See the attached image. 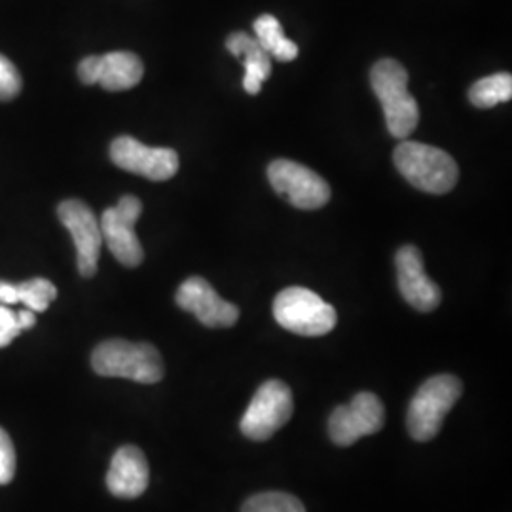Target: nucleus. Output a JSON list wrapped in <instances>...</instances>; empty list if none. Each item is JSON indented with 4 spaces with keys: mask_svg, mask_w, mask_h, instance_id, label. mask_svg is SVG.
<instances>
[{
    "mask_svg": "<svg viewBox=\"0 0 512 512\" xmlns=\"http://www.w3.org/2000/svg\"><path fill=\"white\" fill-rule=\"evenodd\" d=\"M372 92L380 99L385 124L395 139H408L420 122V109L408 92V73L395 59H380L370 71Z\"/></svg>",
    "mask_w": 512,
    "mask_h": 512,
    "instance_id": "1",
    "label": "nucleus"
},
{
    "mask_svg": "<svg viewBox=\"0 0 512 512\" xmlns=\"http://www.w3.org/2000/svg\"><path fill=\"white\" fill-rule=\"evenodd\" d=\"M393 162L408 183L427 194H448L458 184L456 160L437 147L403 141L393 152Z\"/></svg>",
    "mask_w": 512,
    "mask_h": 512,
    "instance_id": "2",
    "label": "nucleus"
},
{
    "mask_svg": "<svg viewBox=\"0 0 512 512\" xmlns=\"http://www.w3.org/2000/svg\"><path fill=\"white\" fill-rule=\"evenodd\" d=\"M93 370L105 378H126L139 384H158L164 378L160 351L150 344L107 340L92 355Z\"/></svg>",
    "mask_w": 512,
    "mask_h": 512,
    "instance_id": "3",
    "label": "nucleus"
},
{
    "mask_svg": "<svg viewBox=\"0 0 512 512\" xmlns=\"http://www.w3.org/2000/svg\"><path fill=\"white\" fill-rule=\"evenodd\" d=\"M463 393V384L452 374H439L421 385L408 406L406 427L418 442L433 440L448 412L456 406Z\"/></svg>",
    "mask_w": 512,
    "mask_h": 512,
    "instance_id": "4",
    "label": "nucleus"
},
{
    "mask_svg": "<svg viewBox=\"0 0 512 512\" xmlns=\"http://www.w3.org/2000/svg\"><path fill=\"white\" fill-rule=\"evenodd\" d=\"M275 321L300 336H325L336 327V310L319 294L304 287H289L275 296Z\"/></svg>",
    "mask_w": 512,
    "mask_h": 512,
    "instance_id": "5",
    "label": "nucleus"
},
{
    "mask_svg": "<svg viewBox=\"0 0 512 512\" xmlns=\"http://www.w3.org/2000/svg\"><path fill=\"white\" fill-rule=\"evenodd\" d=\"M294 410L293 391L281 380H268L258 387L251 404L239 421L241 433L247 439L262 442L291 420Z\"/></svg>",
    "mask_w": 512,
    "mask_h": 512,
    "instance_id": "6",
    "label": "nucleus"
},
{
    "mask_svg": "<svg viewBox=\"0 0 512 512\" xmlns=\"http://www.w3.org/2000/svg\"><path fill=\"white\" fill-rule=\"evenodd\" d=\"M268 181L275 192L296 209H321L330 200V186L310 167L293 160H274L268 165Z\"/></svg>",
    "mask_w": 512,
    "mask_h": 512,
    "instance_id": "7",
    "label": "nucleus"
},
{
    "mask_svg": "<svg viewBox=\"0 0 512 512\" xmlns=\"http://www.w3.org/2000/svg\"><path fill=\"white\" fill-rule=\"evenodd\" d=\"M141 213V200L135 196H124L114 207L105 209L103 217L99 220L101 236L107 243L110 253L120 264L128 268H137L145 258L143 245L135 234V224Z\"/></svg>",
    "mask_w": 512,
    "mask_h": 512,
    "instance_id": "8",
    "label": "nucleus"
},
{
    "mask_svg": "<svg viewBox=\"0 0 512 512\" xmlns=\"http://www.w3.org/2000/svg\"><path fill=\"white\" fill-rule=\"evenodd\" d=\"M385 423L384 403L378 395L363 391L346 406H338L329 418V435L338 446H351L361 437L382 431Z\"/></svg>",
    "mask_w": 512,
    "mask_h": 512,
    "instance_id": "9",
    "label": "nucleus"
},
{
    "mask_svg": "<svg viewBox=\"0 0 512 512\" xmlns=\"http://www.w3.org/2000/svg\"><path fill=\"white\" fill-rule=\"evenodd\" d=\"M110 160L120 169L150 181H169L179 171V154L173 148L147 147L128 135L112 141Z\"/></svg>",
    "mask_w": 512,
    "mask_h": 512,
    "instance_id": "10",
    "label": "nucleus"
},
{
    "mask_svg": "<svg viewBox=\"0 0 512 512\" xmlns=\"http://www.w3.org/2000/svg\"><path fill=\"white\" fill-rule=\"evenodd\" d=\"M57 215L73 238L78 272L82 277H93L97 274V264L103 245L101 226L95 213L80 200H67L59 203Z\"/></svg>",
    "mask_w": 512,
    "mask_h": 512,
    "instance_id": "11",
    "label": "nucleus"
},
{
    "mask_svg": "<svg viewBox=\"0 0 512 512\" xmlns=\"http://www.w3.org/2000/svg\"><path fill=\"white\" fill-rule=\"evenodd\" d=\"M143 74V61L131 52L90 55L78 65V76L86 86L101 84L107 92L131 90L143 80Z\"/></svg>",
    "mask_w": 512,
    "mask_h": 512,
    "instance_id": "12",
    "label": "nucleus"
},
{
    "mask_svg": "<svg viewBox=\"0 0 512 512\" xmlns=\"http://www.w3.org/2000/svg\"><path fill=\"white\" fill-rule=\"evenodd\" d=\"M175 302L181 310L194 313L196 319L209 329H228L238 323V306L220 298L203 277H188L175 294Z\"/></svg>",
    "mask_w": 512,
    "mask_h": 512,
    "instance_id": "13",
    "label": "nucleus"
},
{
    "mask_svg": "<svg viewBox=\"0 0 512 512\" xmlns=\"http://www.w3.org/2000/svg\"><path fill=\"white\" fill-rule=\"evenodd\" d=\"M397 266V279H399V291L404 300L421 313L439 308L442 293L439 285L425 274L423 256L420 249L414 245H404L395 255Z\"/></svg>",
    "mask_w": 512,
    "mask_h": 512,
    "instance_id": "14",
    "label": "nucleus"
},
{
    "mask_svg": "<svg viewBox=\"0 0 512 512\" xmlns=\"http://www.w3.org/2000/svg\"><path fill=\"white\" fill-rule=\"evenodd\" d=\"M150 480L148 461L137 446H122L110 461L107 486L110 494L135 499L145 494Z\"/></svg>",
    "mask_w": 512,
    "mask_h": 512,
    "instance_id": "15",
    "label": "nucleus"
},
{
    "mask_svg": "<svg viewBox=\"0 0 512 512\" xmlns=\"http://www.w3.org/2000/svg\"><path fill=\"white\" fill-rule=\"evenodd\" d=\"M226 48L232 55L243 61L245 78H243V90L249 95H256L262 90V84L272 74V57L262 50V46L256 42V38L249 37L247 33H232L226 38Z\"/></svg>",
    "mask_w": 512,
    "mask_h": 512,
    "instance_id": "16",
    "label": "nucleus"
},
{
    "mask_svg": "<svg viewBox=\"0 0 512 512\" xmlns=\"http://www.w3.org/2000/svg\"><path fill=\"white\" fill-rule=\"evenodd\" d=\"M253 27H255L256 42L270 57H274L281 63H289L298 57V46L291 38L285 37L283 27L277 18L264 14L256 19Z\"/></svg>",
    "mask_w": 512,
    "mask_h": 512,
    "instance_id": "17",
    "label": "nucleus"
},
{
    "mask_svg": "<svg viewBox=\"0 0 512 512\" xmlns=\"http://www.w3.org/2000/svg\"><path fill=\"white\" fill-rule=\"evenodd\" d=\"M512 99L511 73H497L475 82L469 90V101L476 109H494L499 103Z\"/></svg>",
    "mask_w": 512,
    "mask_h": 512,
    "instance_id": "18",
    "label": "nucleus"
},
{
    "mask_svg": "<svg viewBox=\"0 0 512 512\" xmlns=\"http://www.w3.org/2000/svg\"><path fill=\"white\" fill-rule=\"evenodd\" d=\"M16 296H18V302L27 306V310L38 313L50 308V304L57 298V289L52 281L37 277L16 285Z\"/></svg>",
    "mask_w": 512,
    "mask_h": 512,
    "instance_id": "19",
    "label": "nucleus"
},
{
    "mask_svg": "<svg viewBox=\"0 0 512 512\" xmlns=\"http://www.w3.org/2000/svg\"><path fill=\"white\" fill-rule=\"evenodd\" d=\"M241 512H306L302 501L283 492H266L249 497Z\"/></svg>",
    "mask_w": 512,
    "mask_h": 512,
    "instance_id": "20",
    "label": "nucleus"
},
{
    "mask_svg": "<svg viewBox=\"0 0 512 512\" xmlns=\"http://www.w3.org/2000/svg\"><path fill=\"white\" fill-rule=\"evenodd\" d=\"M21 92V76L16 65L0 54V101H10Z\"/></svg>",
    "mask_w": 512,
    "mask_h": 512,
    "instance_id": "21",
    "label": "nucleus"
},
{
    "mask_svg": "<svg viewBox=\"0 0 512 512\" xmlns=\"http://www.w3.org/2000/svg\"><path fill=\"white\" fill-rule=\"evenodd\" d=\"M16 475V450L10 435L0 427V484L12 482Z\"/></svg>",
    "mask_w": 512,
    "mask_h": 512,
    "instance_id": "22",
    "label": "nucleus"
},
{
    "mask_svg": "<svg viewBox=\"0 0 512 512\" xmlns=\"http://www.w3.org/2000/svg\"><path fill=\"white\" fill-rule=\"evenodd\" d=\"M23 332L19 325L18 313L10 310L8 306L0 304V348L10 346L14 338Z\"/></svg>",
    "mask_w": 512,
    "mask_h": 512,
    "instance_id": "23",
    "label": "nucleus"
},
{
    "mask_svg": "<svg viewBox=\"0 0 512 512\" xmlns=\"http://www.w3.org/2000/svg\"><path fill=\"white\" fill-rule=\"evenodd\" d=\"M0 304L4 306H12L18 304V296H16V285L0 281Z\"/></svg>",
    "mask_w": 512,
    "mask_h": 512,
    "instance_id": "24",
    "label": "nucleus"
},
{
    "mask_svg": "<svg viewBox=\"0 0 512 512\" xmlns=\"http://www.w3.org/2000/svg\"><path fill=\"white\" fill-rule=\"evenodd\" d=\"M19 325L21 329H33L35 323H37V317H35V311L23 310L18 313Z\"/></svg>",
    "mask_w": 512,
    "mask_h": 512,
    "instance_id": "25",
    "label": "nucleus"
}]
</instances>
